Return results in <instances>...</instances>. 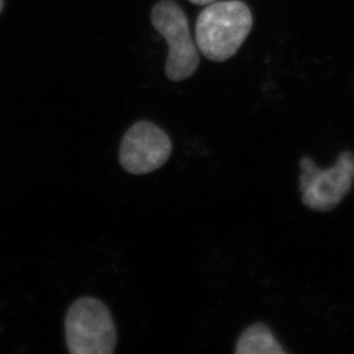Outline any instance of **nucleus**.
<instances>
[{
    "label": "nucleus",
    "mask_w": 354,
    "mask_h": 354,
    "mask_svg": "<svg viewBox=\"0 0 354 354\" xmlns=\"http://www.w3.org/2000/svg\"><path fill=\"white\" fill-rule=\"evenodd\" d=\"M252 24L250 8L241 0L210 3L197 17V47L209 60L226 61L247 39Z\"/></svg>",
    "instance_id": "1"
},
{
    "label": "nucleus",
    "mask_w": 354,
    "mask_h": 354,
    "mask_svg": "<svg viewBox=\"0 0 354 354\" xmlns=\"http://www.w3.org/2000/svg\"><path fill=\"white\" fill-rule=\"evenodd\" d=\"M66 341L73 354H111L116 348V328L111 312L95 298H80L66 317Z\"/></svg>",
    "instance_id": "2"
},
{
    "label": "nucleus",
    "mask_w": 354,
    "mask_h": 354,
    "mask_svg": "<svg viewBox=\"0 0 354 354\" xmlns=\"http://www.w3.org/2000/svg\"><path fill=\"white\" fill-rule=\"evenodd\" d=\"M151 24L169 45L167 78L181 82L193 76L200 66V57L184 10L174 0H160L151 10Z\"/></svg>",
    "instance_id": "3"
},
{
    "label": "nucleus",
    "mask_w": 354,
    "mask_h": 354,
    "mask_svg": "<svg viewBox=\"0 0 354 354\" xmlns=\"http://www.w3.org/2000/svg\"><path fill=\"white\" fill-rule=\"evenodd\" d=\"M301 202L317 212L334 210L344 200L354 183V155L345 151L333 167L322 170L308 156L299 162Z\"/></svg>",
    "instance_id": "4"
},
{
    "label": "nucleus",
    "mask_w": 354,
    "mask_h": 354,
    "mask_svg": "<svg viewBox=\"0 0 354 354\" xmlns=\"http://www.w3.org/2000/svg\"><path fill=\"white\" fill-rule=\"evenodd\" d=\"M172 153L170 138L151 122H138L124 134L120 162L132 174H151L167 163Z\"/></svg>",
    "instance_id": "5"
},
{
    "label": "nucleus",
    "mask_w": 354,
    "mask_h": 354,
    "mask_svg": "<svg viewBox=\"0 0 354 354\" xmlns=\"http://www.w3.org/2000/svg\"><path fill=\"white\" fill-rule=\"evenodd\" d=\"M236 354H286L271 329L264 324H254L240 335L235 348Z\"/></svg>",
    "instance_id": "6"
},
{
    "label": "nucleus",
    "mask_w": 354,
    "mask_h": 354,
    "mask_svg": "<svg viewBox=\"0 0 354 354\" xmlns=\"http://www.w3.org/2000/svg\"><path fill=\"white\" fill-rule=\"evenodd\" d=\"M189 1L195 3V5H209V3H214L217 0H189Z\"/></svg>",
    "instance_id": "7"
},
{
    "label": "nucleus",
    "mask_w": 354,
    "mask_h": 354,
    "mask_svg": "<svg viewBox=\"0 0 354 354\" xmlns=\"http://www.w3.org/2000/svg\"><path fill=\"white\" fill-rule=\"evenodd\" d=\"M3 0H0V12H1V10H3Z\"/></svg>",
    "instance_id": "8"
}]
</instances>
